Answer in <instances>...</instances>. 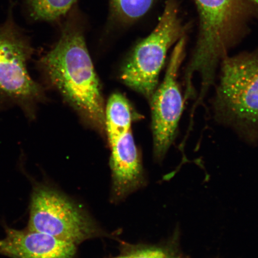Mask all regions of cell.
Returning a JSON list of instances; mask_svg holds the SVG:
<instances>
[{
	"mask_svg": "<svg viewBox=\"0 0 258 258\" xmlns=\"http://www.w3.org/2000/svg\"><path fill=\"white\" fill-rule=\"evenodd\" d=\"M49 86L57 90L83 120L105 132L104 98L82 30L67 24L59 40L38 62Z\"/></svg>",
	"mask_w": 258,
	"mask_h": 258,
	"instance_id": "obj_1",
	"label": "cell"
},
{
	"mask_svg": "<svg viewBox=\"0 0 258 258\" xmlns=\"http://www.w3.org/2000/svg\"><path fill=\"white\" fill-rule=\"evenodd\" d=\"M199 15V32L184 74L185 96L196 95L192 84L195 74L201 78V91L196 103L202 105L215 85L219 63L239 43L246 31L251 11L247 0H195Z\"/></svg>",
	"mask_w": 258,
	"mask_h": 258,
	"instance_id": "obj_2",
	"label": "cell"
},
{
	"mask_svg": "<svg viewBox=\"0 0 258 258\" xmlns=\"http://www.w3.org/2000/svg\"><path fill=\"white\" fill-rule=\"evenodd\" d=\"M212 101L214 118L249 144L258 141V52H243L222 61Z\"/></svg>",
	"mask_w": 258,
	"mask_h": 258,
	"instance_id": "obj_3",
	"label": "cell"
},
{
	"mask_svg": "<svg viewBox=\"0 0 258 258\" xmlns=\"http://www.w3.org/2000/svg\"><path fill=\"white\" fill-rule=\"evenodd\" d=\"M33 53L29 38L15 24L11 9L0 26V109L16 106L30 120L45 98L43 88L28 70Z\"/></svg>",
	"mask_w": 258,
	"mask_h": 258,
	"instance_id": "obj_4",
	"label": "cell"
},
{
	"mask_svg": "<svg viewBox=\"0 0 258 258\" xmlns=\"http://www.w3.org/2000/svg\"><path fill=\"white\" fill-rule=\"evenodd\" d=\"M185 33L176 3L168 0L156 27L135 47L122 67V82L150 101L167 51Z\"/></svg>",
	"mask_w": 258,
	"mask_h": 258,
	"instance_id": "obj_5",
	"label": "cell"
},
{
	"mask_svg": "<svg viewBox=\"0 0 258 258\" xmlns=\"http://www.w3.org/2000/svg\"><path fill=\"white\" fill-rule=\"evenodd\" d=\"M27 228L76 245L111 237L69 197L43 183H38L32 190Z\"/></svg>",
	"mask_w": 258,
	"mask_h": 258,
	"instance_id": "obj_6",
	"label": "cell"
},
{
	"mask_svg": "<svg viewBox=\"0 0 258 258\" xmlns=\"http://www.w3.org/2000/svg\"><path fill=\"white\" fill-rule=\"evenodd\" d=\"M185 45V37L177 42L163 82L155 90L150 101L152 112L154 156L157 161L164 159L175 140L184 106L177 75L184 59Z\"/></svg>",
	"mask_w": 258,
	"mask_h": 258,
	"instance_id": "obj_7",
	"label": "cell"
},
{
	"mask_svg": "<svg viewBox=\"0 0 258 258\" xmlns=\"http://www.w3.org/2000/svg\"><path fill=\"white\" fill-rule=\"evenodd\" d=\"M111 171V201H122L143 187L144 171L132 131L109 143Z\"/></svg>",
	"mask_w": 258,
	"mask_h": 258,
	"instance_id": "obj_8",
	"label": "cell"
},
{
	"mask_svg": "<svg viewBox=\"0 0 258 258\" xmlns=\"http://www.w3.org/2000/svg\"><path fill=\"white\" fill-rule=\"evenodd\" d=\"M0 239V254L11 258H74L77 245L28 228L19 230L6 226Z\"/></svg>",
	"mask_w": 258,
	"mask_h": 258,
	"instance_id": "obj_9",
	"label": "cell"
},
{
	"mask_svg": "<svg viewBox=\"0 0 258 258\" xmlns=\"http://www.w3.org/2000/svg\"><path fill=\"white\" fill-rule=\"evenodd\" d=\"M105 133L109 143L131 131L134 113L128 100L120 93L109 98L105 110Z\"/></svg>",
	"mask_w": 258,
	"mask_h": 258,
	"instance_id": "obj_10",
	"label": "cell"
},
{
	"mask_svg": "<svg viewBox=\"0 0 258 258\" xmlns=\"http://www.w3.org/2000/svg\"><path fill=\"white\" fill-rule=\"evenodd\" d=\"M77 0H25L30 17L34 21H54L70 11Z\"/></svg>",
	"mask_w": 258,
	"mask_h": 258,
	"instance_id": "obj_11",
	"label": "cell"
},
{
	"mask_svg": "<svg viewBox=\"0 0 258 258\" xmlns=\"http://www.w3.org/2000/svg\"><path fill=\"white\" fill-rule=\"evenodd\" d=\"M113 14L123 22H132L150 11L156 0H109Z\"/></svg>",
	"mask_w": 258,
	"mask_h": 258,
	"instance_id": "obj_12",
	"label": "cell"
},
{
	"mask_svg": "<svg viewBox=\"0 0 258 258\" xmlns=\"http://www.w3.org/2000/svg\"><path fill=\"white\" fill-rule=\"evenodd\" d=\"M134 258H181L167 248L149 247L134 252Z\"/></svg>",
	"mask_w": 258,
	"mask_h": 258,
	"instance_id": "obj_13",
	"label": "cell"
},
{
	"mask_svg": "<svg viewBox=\"0 0 258 258\" xmlns=\"http://www.w3.org/2000/svg\"><path fill=\"white\" fill-rule=\"evenodd\" d=\"M114 258H134V253L131 254H125V255H122Z\"/></svg>",
	"mask_w": 258,
	"mask_h": 258,
	"instance_id": "obj_14",
	"label": "cell"
},
{
	"mask_svg": "<svg viewBox=\"0 0 258 258\" xmlns=\"http://www.w3.org/2000/svg\"><path fill=\"white\" fill-rule=\"evenodd\" d=\"M247 1H249L251 2V3H254V5H256L258 6V0H247Z\"/></svg>",
	"mask_w": 258,
	"mask_h": 258,
	"instance_id": "obj_15",
	"label": "cell"
}]
</instances>
